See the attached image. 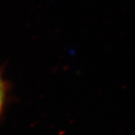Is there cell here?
<instances>
[{"instance_id":"obj_1","label":"cell","mask_w":135,"mask_h":135,"mask_svg":"<svg viewBox=\"0 0 135 135\" xmlns=\"http://www.w3.org/2000/svg\"><path fill=\"white\" fill-rule=\"evenodd\" d=\"M5 83L3 82L2 79L0 77V113L2 111L3 104H4V100H5Z\"/></svg>"}]
</instances>
